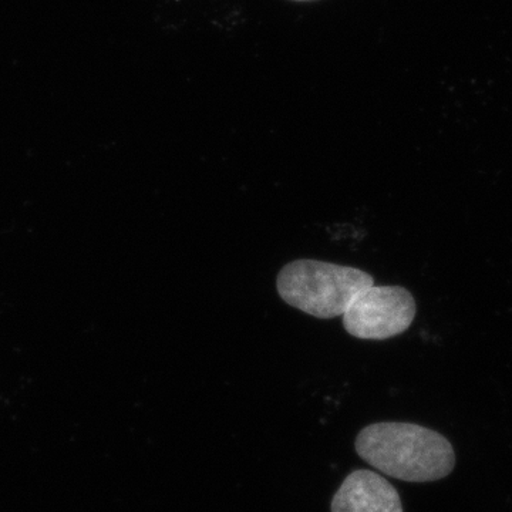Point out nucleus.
<instances>
[{"label":"nucleus","mask_w":512,"mask_h":512,"mask_svg":"<svg viewBox=\"0 0 512 512\" xmlns=\"http://www.w3.org/2000/svg\"><path fill=\"white\" fill-rule=\"evenodd\" d=\"M375 279L362 269L315 259L289 262L279 272L276 289L292 308L318 319L343 316L353 299Z\"/></svg>","instance_id":"f03ea898"},{"label":"nucleus","mask_w":512,"mask_h":512,"mask_svg":"<svg viewBox=\"0 0 512 512\" xmlns=\"http://www.w3.org/2000/svg\"><path fill=\"white\" fill-rule=\"evenodd\" d=\"M295 2H312V0H295Z\"/></svg>","instance_id":"39448f33"},{"label":"nucleus","mask_w":512,"mask_h":512,"mask_svg":"<svg viewBox=\"0 0 512 512\" xmlns=\"http://www.w3.org/2000/svg\"><path fill=\"white\" fill-rule=\"evenodd\" d=\"M416 301L402 286L372 285L343 313V328L353 338L386 340L402 335L416 318Z\"/></svg>","instance_id":"7ed1b4c3"},{"label":"nucleus","mask_w":512,"mask_h":512,"mask_svg":"<svg viewBox=\"0 0 512 512\" xmlns=\"http://www.w3.org/2000/svg\"><path fill=\"white\" fill-rule=\"evenodd\" d=\"M355 447L367 464L407 483L439 481L456 467L450 441L419 424H370L356 437Z\"/></svg>","instance_id":"f257e3e1"},{"label":"nucleus","mask_w":512,"mask_h":512,"mask_svg":"<svg viewBox=\"0 0 512 512\" xmlns=\"http://www.w3.org/2000/svg\"><path fill=\"white\" fill-rule=\"evenodd\" d=\"M332 512H403L402 500L386 478L356 470L345 478L333 497Z\"/></svg>","instance_id":"20e7f679"}]
</instances>
